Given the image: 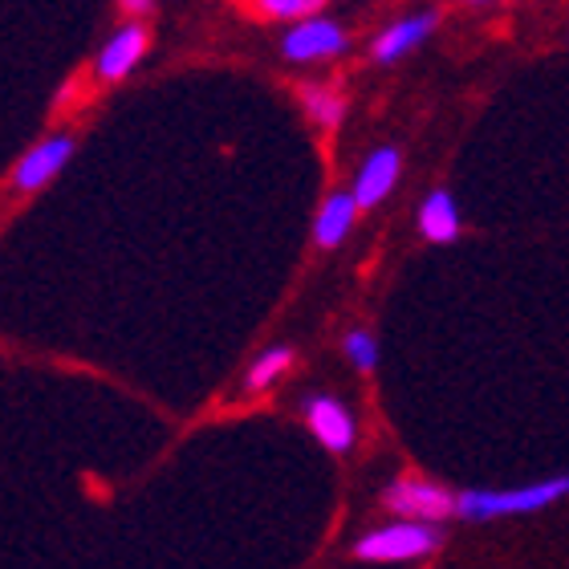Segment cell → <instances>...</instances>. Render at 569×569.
Here are the masks:
<instances>
[{"instance_id": "1", "label": "cell", "mask_w": 569, "mask_h": 569, "mask_svg": "<svg viewBox=\"0 0 569 569\" xmlns=\"http://www.w3.org/2000/svg\"><path fill=\"white\" fill-rule=\"evenodd\" d=\"M569 497V476H549L533 485L517 488H472V492H456V517L463 521H497V517H525V512H541Z\"/></svg>"}, {"instance_id": "2", "label": "cell", "mask_w": 569, "mask_h": 569, "mask_svg": "<svg viewBox=\"0 0 569 569\" xmlns=\"http://www.w3.org/2000/svg\"><path fill=\"white\" fill-rule=\"evenodd\" d=\"M439 529L427 521H411V517H395L391 525L370 529L367 537H358L355 558L370 561V566H399V561H419L431 558L439 549Z\"/></svg>"}, {"instance_id": "3", "label": "cell", "mask_w": 569, "mask_h": 569, "mask_svg": "<svg viewBox=\"0 0 569 569\" xmlns=\"http://www.w3.org/2000/svg\"><path fill=\"white\" fill-rule=\"evenodd\" d=\"M382 505L391 509V517H411V521L439 525L456 517V492H448L443 485L427 480V476H399L387 485Z\"/></svg>"}, {"instance_id": "4", "label": "cell", "mask_w": 569, "mask_h": 569, "mask_svg": "<svg viewBox=\"0 0 569 569\" xmlns=\"http://www.w3.org/2000/svg\"><path fill=\"white\" fill-rule=\"evenodd\" d=\"M346 46H350L346 29L338 21H330V17H321V12L293 21L281 37V53L289 61H297V66L330 61V58H338V53H346Z\"/></svg>"}, {"instance_id": "5", "label": "cell", "mask_w": 569, "mask_h": 569, "mask_svg": "<svg viewBox=\"0 0 569 569\" xmlns=\"http://www.w3.org/2000/svg\"><path fill=\"white\" fill-rule=\"evenodd\" d=\"M301 411H306V423H309V431H313V439H318L326 451L346 456V451L355 448L358 423H355V416L346 411V403H338L333 395H309L306 403H301Z\"/></svg>"}, {"instance_id": "6", "label": "cell", "mask_w": 569, "mask_h": 569, "mask_svg": "<svg viewBox=\"0 0 569 569\" xmlns=\"http://www.w3.org/2000/svg\"><path fill=\"white\" fill-rule=\"evenodd\" d=\"M436 24H439V12H431V9L407 12V17L391 21L379 37H375V46H370V58L379 61V66H395V61H403L407 53H416L427 37L436 33Z\"/></svg>"}, {"instance_id": "7", "label": "cell", "mask_w": 569, "mask_h": 569, "mask_svg": "<svg viewBox=\"0 0 569 569\" xmlns=\"http://www.w3.org/2000/svg\"><path fill=\"white\" fill-rule=\"evenodd\" d=\"M399 171H403V154L395 151V147H375V151L362 159V167H358V176H355V188H350L358 208H362V212L379 208L395 191V183H399Z\"/></svg>"}, {"instance_id": "8", "label": "cell", "mask_w": 569, "mask_h": 569, "mask_svg": "<svg viewBox=\"0 0 569 569\" xmlns=\"http://www.w3.org/2000/svg\"><path fill=\"white\" fill-rule=\"evenodd\" d=\"M70 154H73V139H70V134H49V139L37 142L29 154H21V163H17V171H12V188H17V191L46 188L49 179H53L61 167L70 163Z\"/></svg>"}, {"instance_id": "9", "label": "cell", "mask_w": 569, "mask_h": 569, "mask_svg": "<svg viewBox=\"0 0 569 569\" xmlns=\"http://www.w3.org/2000/svg\"><path fill=\"white\" fill-rule=\"evenodd\" d=\"M142 53H147V29L139 21H127L98 53V78L102 82H122L142 61Z\"/></svg>"}, {"instance_id": "10", "label": "cell", "mask_w": 569, "mask_h": 569, "mask_svg": "<svg viewBox=\"0 0 569 569\" xmlns=\"http://www.w3.org/2000/svg\"><path fill=\"white\" fill-rule=\"evenodd\" d=\"M358 212H362V208H358L355 191H333V196H326L318 220H313V240H318L321 249H338V244L350 237Z\"/></svg>"}, {"instance_id": "11", "label": "cell", "mask_w": 569, "mask_h": 569, "mask_svg": "<svg viewBox=\"0 0 569 569\" xmlns=\"http://www.w3.org/2000/svg\"><path fill=\"white\" fill-rule=\"evenodd\" d=\"M419 232H423L431 244H451L460 237V212H456V200L448 191H431L419 208Z\"/></svg>"}, {"instance_id": "12", "label": "cell", "mask_w": 569, "mask_h": 569, "mask_svg": "<svg viewBox=\"0 0 569 569\" xmlns=\"http://www.w3.org/2000/svg\"><path fill=\"white\" fill-rule=\"evenodd\" d=\"M301 107H306L309 122L318 131H338L346 119V98L333 86H318V82L301 86Z\"/></svg>"}, {"instance_id": "13", "label": "cell", "mask_w": 569, "mask_h": 569, "mask_svg": "<svg viewBox=\"0 0 569 569\" xmlns=\"http://www.w3.org/2000/svg\"><path fill=\"white\" fill-rule=\"evenodd\" d=\"M289 367H293V350H289V346H269L264 355H257V362H252L249 375H244V391L249 395L269 391Z\"/></svg>"}, {"instance_id": "14", "label": "cell", "mask_w": 569, "mask_h": 569, "mask_svg": "<svg viewBox=\"0 0 569 569\" xmlns=\"http://www.w3.org/2000/svg\"><path fill=\"white\" fill-rule=\"evenodd\" d=\"M326 4H330V0H244V9H249L252 17H261V21H284V24L301 21V17H313V12H321Z\"/></svg>"}, {"instance_id": "15", "label": "cell", "mask_w": 569, "mask_h": 569, "mask_svg": "<svg viewBox=\"0 0 569 569\" xmlns=\"http://www.w3.org/2000/svg\"><path fill=\"white\" fill-rule=\"evenodd\" d=\"M342 350H346V358H350L358 370H375V367H379V342H375L367 330H350V333H346Z\"/></svg>"}, {"instance_id": "16", "label": "cell", "mask_w": 569, "mask_h": 569, "mask_svg": "<svg viewBox=\"0 0 569 569\" xmlns=\"http://www.w3.org/2000/svg\"><path fill=\"white\" fill-rule=\"evenodd\" d=\"M154 0H122V9L131 12V17H142V12H151Z\"/></svg>"}, {"instance_id": "17", "label": "cell", "mask_w": 569, "mask_h": 569, "mask_svg": "<svg viewBox=\"0 0 569 569\" xmlns=\"http://www.w3.org/2000/svg\"><path fill=\"white\" fill-rule=\"evenodd\" d=\"M463 4H476V9H480V4H497V0H463Z\"/></svg>"}]
</instances>
